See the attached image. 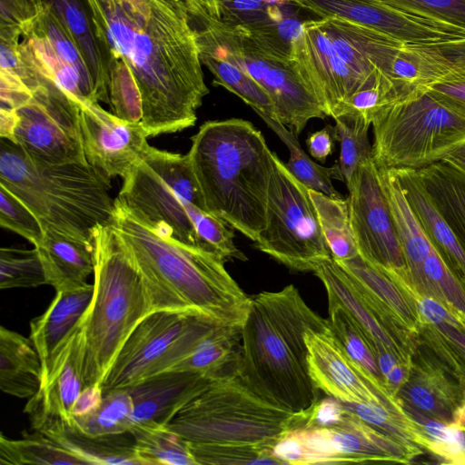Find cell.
Segmentation results:
<instances>
[{
    "mask_svg": "<svg viewBox=\"0 0 465 465\" xmlns=\"http://www.w3.org/2000/svg\"><path fill=\"white\" fill-rule=\"evenodd\" d=\"M371 122L377 167L420 169L465 143V116L426 88L381 105Z\"/></svg>",
    "mask_w": 465,
    "mask_h": 465,
    "instance_id": "cell-9",
    "label": "cell"
},
{
    "mask_svg": "<svg viewBox=\"0 0 465 465\" xmlns=\"http://www.w3.org/2000/svg\"><path fill=\"white\" fill-rule=\"evenodd\" d=\"M241 328L226 324L217 325L184 359L169 371H190L213 379L236 371Z\"/></svg>",
    "mask_w": 465,
    "mask_h": 465,
    "instance_id": "cell-33",
    "label": "cell"
},
{
    "mask_svg": "<svg viewBox=\"0 0 465 465\" xmlns=\"http://www.w3.org/2000/svg\"><path fill=\"white\" fill-rule=\"evenodd\" d=\"M47 284L38 250L0 249V289L35 288Z\"/></svg>",
    "mask_w": 465,
    "mask_h": 465,
    "instance_id": "cell-46",
    "label": "cell"
},
{
    "mask_svg": "<svg viewBox=\"0 0 465 465\" xmlns=\"http://www.w3.org/2000/svg\"><path fill=\"white\" fill-rule=\"evenodd\" d=\"M292 431L302 449L301 465L373 461L407 464L422 453L387 436L347 410L337 424L302 426Z\"/></svg>",
    "mask_w": 465,
    "mask_h": 465,
    "instance_id": "cell-15",
    "label": "cell"
},
{
    "mask_svg": "<svg viewBox=\"0 0 465 465\" xmlns=\"http://www.w3.org/2000/svg\"><path fill=\"white\" fill-rule=\"evenodd\" d=\"M197 465L281 464L269 444L188 443Z\"/></svg>",
    "mask_w": 465,
    "mask_h": 465,
    "instance_id": "cell-45",
    "label": "cell"
},
{
    "mask_svg": "<svg viewBox=\"0 0 465 465\" xmlns=\"http://www.w3.org/2000/svg\"><path fill=\"white\" fill-rule=\"evenodd\" d=\"M397 400L402 405L449 424L453 422L455 412L465 401V389L418 342L409 378L400 389Z\"/></svg>",
    "mask_w": 465,
    "mask_h": 465,
    "instance_id": "cell-23",
    "label": "cell"
},
{
    "mask_svg": "<svg viewBox=\"0 0 465 465\" xmlns=\"http://www.w3.org/2000/svg\"><path fill=\"white\" fill-rule=\"evenodd\" d=\"M22 42L43 74L74 103L99 102L95 84L69 30L49 3L22 27Z\"/></svg>",
    "mask_w": 465,
    "mask_h": 465,
    "instance_id": "cell-16",
    "label": "cell"
},
{
    "mask_svg": "<svg viewBox=\"0 0 465 465\" xmlns=\"http://www.w3.org/2000/svg\"><path fill=\"white\" fill-rule=\"evenodd\" d=\"M341 145L338 164L346 183L358 167L372 158V145L369 140L371 122L362 114L344 112L333 117Z\"/></svg>",
    "mask_w": 465,
    "mask_h": 465,
    "instance_id": "cell-44",
    "label": "cell"
},
{
    "mask_svg": "<svg viewBox=\"0 0 465 465\" xmlns=\"http://www.w3.org/2000/svg\"><path fill=\"white\" fill-rule=\"evenodd\" d=\"M426 90L435 99L465 116V70L449 69Z\"/></svg>",
    "mask_w": 465,
    "mask_h": 465,
    "instance_id": "cell-52",
    "label": "cell"
},
{
    "mask_svg": "<svg viewBox=\"0 0 465 465\" xmlns=\"http://www.w3.org/2000/svg\"><path fill=\"white\" fill-rule=\"evenodd\" d=\"M38 430L81 458L85 464L142 465L135 453L134 440L129 441L124 434L88 436L63 420L47 422Z\"/></svg>",
    "mask_w": 465,
    "mask_h": 465,
    "instance_id": "cell-32",
    "label": "cell"
},
{
    "mask_svg": "<svg viewBox=\"0 0 465 465\" xmlns=\"http://www.w3.org/2000/svg\"><path fill=\"white\" fill-rule=\"evenodd\" d=\"M199 52L223 57L249 74L270 96L276 120L297 136L315 118L327 117L301 77L293 60L248 29L201 11H190Z\"/></svg>",
    "mask_w": 465,
    "mask_h": 465,
    "instance_id": "cell-8",
    "label": "cell"
},
{
    "mask_svg": "<svg viewBox=\"0 0 465 465\" xmlns=\"http://www.w3.org/2000/svg\"><path fill=\"white\" fill-rule=\"evenodd\" d=\"M0 184L35 215L43 231L93 243L98 224L109 225L114 211L107 175L91 164L40 163L1 138Z\"/></svg>",
    "mask_w": 465,
    "mask_h": 465,
    "instance_id": "cell-6",
    "label": "cell"
},
{
    "mask_svg": "<svg viewBox=\"0 0 465 465\" xmlns=\"http://www.w3.org/2000/svg\"><path fill=\"white\" fill-rule=\"evenodd\" d=\"M417 340L465 389V327L453 314L449 311L432 322L420 320Z\"/></svg>",
    "mask_w": 465,
    "mask_h": 465,
    "instance_id": "cell-36",
    "label": "cell"
},
{
    "mask_svg": "<svg viewBox=\"0 0 465 465\" xmlns=\"http://www.w3.org/2000/svg\"><path fill=\"white\" fill-rule=\"evenodd\" d=\"M346 414L342 401L327 395L309 411L305 427H324L339 423Z\"/></svg>",
    "mask_w": 465,
    "mask_h": 465,
    "instance_id": "cell-53",
    "label": "cell"
},
{
    "mask_svg": "<svg viewBox=\"0 0 465 465\" xmlns=\"http://www.w3.org/2000/svg\"><path fill=\"white\" fill-rule=\"evenodd\" d=\"M292 59L304 84L327 116L376 77L364 80L338 55L319 19H308L292 47ZM378 71V70H377Z\"/></svg>",
    "mask_w": 465,
    "mask_h": 465,
    "instance_id": "cell-17",
    "label": "cell"
},
{
    "mask_svg": "<svg viewBox=\"0 0 465 465\" xmlns=\"http://www.w3.org/2000/svg\"><path fill=\"white\" fill-rule=\"evenodd\" d=\"M416 170L435 208L465 249V168L443 159Z\"/></svg>",
    "mask_w": 465,
    "mask_h": 465,
    "instance_id": "cell-31",
    "label": "cell"
},
{
    "mask_svg": "<svg viewBox=\"0 0 465 465\" xmlns=\"http://www.w3.org/2000/svg\"><path fill=\"white\" fill-rule=\"evenodd\" d=\"M191 220L203 247L220 254L226 261L247 258L234 243V229L223 219L192 204L189 209Z\"/></svg>",
    "mask_w": 465,
    "mask_h": 465,
    "instance_id": "cell-48",
    "label": "cell"
},
{
    "mask_svg": "<svg viewBox=\"0 0 465 465\" xmlns=\"http://www.w3.org/2000/svg\"><path fill=\"white\" fill-rule=\"evenodd\" d=\"M319 18H339L405 45H434L465 33L398 10L379 0H292Z\"/></svg>",
    "mask_w": 465,
    "mask_h": 465,
    "instance_id": "cell-18",
    "label": "cell"
},
{
    "mask_svg": "<svg viewBox=\"0 0 465 465\" xmlns=\"http://www.w3.org/2000/svg\"><path fill=\"white\" fill-rule=\"evenodd\" d=\"M465 168V143L451 151L446 158Z\"/></svg>",
    "mask_w": 465,
    "mask_h": 465,
    "instance_id": "cell-61",
    "label": "cell"
},
{
    "mask_svg": "<svg viewBox=\"0 0 465 465\" xmlns=\"http://www.w3.org/2000/svg\"><path fill=\"white\" fill-rule=\"evenodd\" d=\"M18 122L15 110L0 108V136L12 143L15 141V130Z\"/></svg>",
    "mask_w": 465,
    "mask_h": 465,
    "instance_id": "cell-59",
    "label": "cell"
},
{
    "mask_svg": "<svg viewBox=\"0 0 465 465\" xmlns=\"http://www.w3.org/2000/svg\"><path fill=\"white\" fill-rule=\"evenodd\" d=\"M84 2L106 66L119 59L135 79L148 138L193 126L209 89L186 1Z\"/></svg>",
    "mask_w": 465,
    "mask_h": 465,
    "instance_id": "cell-1",
    "label": "cell"
},
{
    "mask_svg": "<svg viewBox=\"0 0 465 465\" xmlns=\"http://www.w3.org/2000/svg\"><path fill=\"white\" fill-rule=\"evenodd\" d=\"M350 221L359 255L384 271L406 276L404 256L372 158L346 183Z\"/></svg>",
    "mask_w": 465,
    "mask_h": 465,
    "instance_id": "cell-14",
    "label": "cell"
},
{
    "mask_svg": "<svg viewBox=\"0 0 465 465\" xmlns=\"http://www.w3.org/2000/svg\"><path fill=\"white\" fill-rule=\"evenodd\" d=\"M335 142H338L336 127L327 124L322 129L312 133L306 140V145L310 155L324 163L327 157L333 153Z\"/></svg>",
    "mask_w": 465,
    "mask_h": 465,
    "instance_id": "cell-56",
    "label": "cell"
},
{
    "mask_svg": "<svg viewBox=\"0 0 465 465\" xmlns=\"http://www.w3.org/2000/svg\"><path fill=\"white\" fill-rule=\"evenodd\" d=\"M219 324L193 311L148 314L117 353L102 385L104 391L128 388L169 371Z\"/></svg>",
    "mask_w": 465,
    "mask_h": 465,
    "instance_id": "cell-12",
    "label": "cell"
},
{
    "mask_svg": "<svg viewBox=\"0 0 465 465\" xmlns=\"http://www.w3.org/2000/svg\"><path fill=\"white\" fill-rule=\"evenodd\" d=\"M117 197L175 240L207 251L189 213L191 204L205 211L206 208L187 153H171L149 144L123 179Z\"/></svg>",
    "mask_w": 465,
    "mask_h": 465,
    "instance_id": "cell-10",
    "label": "cell"
},
{
    "mask_svg": "<svg viewBox=\"0 0 465 465\" xmlns=\"http://www.w3.org/2000/svg\"><path fill=\"white\" fill-rule=\"evenodd\" d=\"M282 141L290 152L286 166L292 175L311 190L325 193L333 198H343L335 189L332 181L344 182L338 162L331 167L317 163L302 148L298 136L279 121L257 114Z\"/></svg>",
    "mask_w": 465,
    "mask_h": 465,
    "instance_id": "cell-37",
    "label": "cell"
},
{
    "mask_svg": "<svg viewBox=\"0 0 465 465\" xmlns=\"http://www.w3.org/2000/svg\"><path fill=\"white\" fill-rule=\"evenodd\" d=\"M213 380L199 373L169 371L125 388L134 405V426H166Z\"/></svg>",
    "mask_w": 465,
    "mask_h": 465,
    "instance_id": "cell-25",
    "label": "cell"
},
{
    "mask_svg": "<svg viewBox=\"0 0 465 465\" xmlns=\"http://www.w3.org/2000/svg\"><path fill=\"white\" fill-rule=\"evenodd\" d=\"M103 397L104 390L102 386L92 385L84 387L72 408L71 420L94 411L101 404Z\"/></svg>",
    "mask_w": 465,
    "mask_h": 465,
    "instance_id": "cell-57",
    "label": "cell"
},
{
    "mask_svg": "<svg viewBox=\"0 0 465 465\" xmlns=\"http://www.w3.org/2000/svg\"><path fill=\"white\" fill-rule=\"evenodd\" d=\"M42 378V362L31 339L1 326V391L20 399H29L39 391Z\"/></svg>",
    "mask_w": 465,
    "mask_h": 465,
    "instance_id": "cell-30",
    "label": "cell"
},
{
    "mask_svg": "<svg viewBox=\"0 0 465 465\" xmlns=\"http://www.w3.org/2000/svg\"><path fill=\"white\" fill-rule=\"evenodd\" d=\"M35 0H1L0 25H13L21 29L38 12L41 5Z\"/></svg>",
    "mask_w": 465,
    "mask_h": 465,
    "instance_id": "cell-55",
    "label": "cell"
},
{
    "mask_svg": "<svg viewBox=\"0 0 465 465\" xmlns=\"http://www.w3.org/2000/svg\"><path fill=\"white\" fill-rule=\"evenodd\" d=\"M84 151L89 164L109 178L122 179L133 170L149 145L141 122L124 121L99 102L79 105Z\"/></svg>",
    "mask_w": 465,
    "mask_h": 465,
    "instance_id": "cell-19",
    "label": "cell"
},
{
    "mask_svg": "<svg viewBox=\"0 0 465 465\" xmlns=\"http://www.w3.org/2000/svg\"><path fill=\"white\" fill-rule=\"evenodd\" d=\"M337 262L351 275L365 301L390 330L406 331L417 338L420 314L416 301L396 277L359 254Z\"/></svg>",
    "mask_w": 465,
    "mask_h": 465,
    "instance_id": "cell-24",
    "label": "cell"
},
{
    "mask_svg": "<svg viewBox=\"0 0 465 465\" xmlns=\"http://www.w3.org/2000/svg\"><path fill=\"white\" fill-rule=\"evenodd\" d=\"M0 225L37 246L44 237L42 226L32 211L0 184Z\"/></svg>",
    "mask_w": 465,
    "mask_h": 465,
    "instance_id": "cell-50",
    "label": "cell"
},
{
    "mask_svg": "<svg viewBox=\"0 0 465 465\" xmlns=\"http://www.w3.org/2000/svg\"><path fill=\"white\" fill-rule=\"evenodd\" d=\"M0 464H85L58 442L39 430L24 433L20 439L0 436Z\"/></svg>",
    "mask_w": 465,
    "mask_h": 465,
    "instance_id": "cell-41",
    "label": "cell"
},
{
    "mask_svg": "<svg viewBox=\"0 0 465 465\" xmlns=\"http://www.w3.org/2000/svg\"><path fill=\"white\" fill-rule=\"evenodd\" d=\"M199 53L202 64L214 76L213 84L221 85L236 94L256 114H262L276 120L270 96L249 74L223 57L206 52Z\"/></svg>",
    "mask_w": 465,
    "mask_h": 465,
    "instance_id": "cell-43",
    "label": "cell"
},
{
    "mask_svg": "<svg viewBox=\"0 0 465 465\" xmlns=\"http://www.w3.org/2000/svg\"><path fill=\"white\" fill-rule=\"evenodd\" d=\"M14 143L32 159L49 164H87L80 109L54 81L33 92L15 110Z\"/></svg>",
    "mask_w": 465,
    "mask_h": 465,
    "instance_id": "cell-13",
    "label": "cell"
},
{
    "mask_svg": "<svg viewBox=\"0 0 465 465\" xmlns=\"http://www.w3.org/2000/svg\"><path fill=\"white\" fill-rule=\"evenodd\" d=\"M130 434L142 465H197L188 442L167 426L137 424Z\"/></svg>",
    "mask_w": 465,
    "mask_h": 465,
    "instance_id": "cell-38",
    "label": "cell"
},
{
    "mask_svg": "<svg viewBox=\"0 0 465 465\" xmlns=\"http://www.w3.org/2000/svg\"><path fill=\"white\" fill-rule=\"evenodd\" d=\"M148 282L161 310L193 311L242 327L250 296L220 254L186 245L118 197L110 224Z\"/></svg>",
    "mask_w": 465,
    "mask_h": 465,
    "instance_id": "cell-2",
    "label": "cell"
},
{
    "mask_svg": "<svg viewBox=\"0 0 465 465\" xmlns=\"http://www.w3.org/2000/svg\"><path fill=\"white\" fill-rule=\"evenodd\" d=\"M320 22L341 59L362 79L371 80L377 68L365 54L330 19L320 18Z\"/></svg>",
    "mask_w": 465,
    "mask_h": 465,
    "instance_id": "cell-51",
    "label": "cell"
},
{
    "mask_svg": "<svg viewBox=\"0 0 465 465\" xmlns=\"http://www.w3.org/2000/svg\"><path fill=\"white\" fill-rule=\"evenodd\" d=\"M421 46L448 69L465 70V37Z\"/></svg>",
    "mask_w": 465,
    "mask_h": 465,
    "instance_id": "cell-54",
    "label": "cell"
},
{
    "mask_svg": "<svg viewBox=\"0 0 465 465\" xmlns=\"http://www.w3.org/2000/svg\"><path fill=\"white\" fill-rule=\"evenodd\" d=\"M329 325L290 284L250 296L241 328L236 371L266 401L293 413L308 412L320 390L308 366L305 332Z\"/></svg>",
    "mask_w": 465,
    "mask_h": 465,
    "instance_id": "cell-3",
    "label": "cell"
},
{
    "mask_svg": "<svg viewBox=\"0 0 465 465\" xmlns=\"http://www.w3.org/2000/svg\"><path fill=\"white\" fill-rule=\"evenodd\" d=\"M255 247L295 272H312L331 258L309 188L274 154L269 186L266 224Z\"/></svg>",
    "mask_w": 465,
    "mask_h": 465,
    "instance_id": "cell-11",
    "label": "cell"
},
{
    "mask_svg": "<svg viewBox=\"0 0 465 465\" xmlns=\"http://www.w3.org/2000/svg\"><path fill=\"white\" fill-rule=\"evenodd\" d=\"M308 366L320 391L342 402L375 403L400 410L399 401L384 400L370 384L333 334L330 323L304 335ZM398 401V400H397Z\"/></svg>",
    "mask_w": 465,
    "mask_h": 465,
    "instance_id": "cell-21",
    "label": "cell"
},
{
    "mask_svg": "<svg viewBox=\"0 0 465 465\" xmlns=\"http://www.w3.org/2000/svg\"><path fill=\"white\" fill-rule=\"evenodd\" d=\"M313 273L325 287L328 299L342 305L370 338L376 356L387 351L401 363L411 364L415 348L393 334L364 300L350 274L332 257L323 260Z\"/></svg>",
    "mask_w": 465,
    "mask_h": 465,
    "instance_id": "cell-26",
    "label": "cell"
},
{
    "mask_svg": "<svg viewBox=\"0 0 465 465\" xmlns=\"http://www.w3.org/2000/svg\"><path fill=\"white\" fill-rule=\"evenodd\" d=\"M187 153L206 211L255 242L266 224L274 154L251 122L203 123Z\"/></svg>",
    "mask_w": 465,
    "mask_h": 465,
    "instance_id": "cell-4",
    "label": "cell"
},
{
    "mask_svg": "<svg viewBox=\"0 0 465 465\" xmlns=\"http://www.w3.org/2000/svg\"><path fill=\"white\" fill-rule=\"evenodd\" d=\"M38 250L47 285L55 292L84 285L94 272L93 243L44 231Z\"/></svg>",
    "mask_w": 465,
    "mask_h": 465,
    "instance_id": "cell-29",
    "label": "cell"
},
{
    "mask_svg": "<svg viewBox=\"0 0 465 465\" xmlns=\"http://www.w3.org/2000/svg\"><path fill=\"white\" fill-rule=\"evenodd\" d=\"M134 405L129 391L114 389L104 391L101 404L94 411L71 420L79 431L93 437L130 433L134 427Z\"/></svg>",
    "mask_w": 465,
    "mask_h": 465,
    "instance_id": "cell-40",
    "label": "cell"
},
{
    "mask_svg": "<svg viewBox=\"0 0 465 465\" xmlns=\"http://www.w3.org/2000/svg\"><path fill=\"white\" fill-rule=\"evenodd\" d=\"M55 292L47 309L30 322L29 338L42 362V381L50 371L56 354L88 309L93 298L94 284L85 283L75 289Z\"/></svg>",
    "mask_w": 465,
    "mask_h": 465,
    "instance_id": "cell-27",
    "label": "cell"
},
{
    "mask_svg": "<svg viewBox=\"0 0 465 465\" xmlns=\"http://www.w3.org/2000/svg\"><path fill=\"white\" fill-rule=\"evenodd\" d=\"M463 432H464V446H463V452L460 460V465L465 464V426H461Z\"/></svg>",
    "mask_w": 465,
    "mask_h": 465,
    "instance_id": "cell-62",
    "label": "cell"
},
{
    "mask_svg": "<svg viewBox=\"0 0 465 465\" xmlns=\"http://www.w3.org/2000/svg\"><path fill=\"white\" fill-rule=\"evenodd\" d=\"M328 19L395 84L403 98L425 89L449 70L420 45L398 43L351 22Z\"/></svg>",
    "mask_w": 465,
    "mask_h": 465,
    "instance_id": "cell-20",
    "label": "cell"
},
{
    "mask_svg": "<svg viewBox=\"0 0 465 465\" xmlns=\"http://www.w3.org/2000/svg\"><path fill=\"white\" fill-rule=\"evenodd\" d=\"M220 20L225 24L257 31L280 23L302 8L292 0H217Z\"/></svg>",
    "mask_w": 465,
    "mask_h": 465,
    "instance_id": "cell-42",
    "label": "cell"
},
{
    "mask_svg": "<svg viewBox=\"0 0 465 465\" xmlns=\"http://www.w3.org/2000/svg\"><path fill=\"white\" fill-rule=\"evenodd\" d=\"M190 11H202L208 15L220 19L217 0H185Z\"/></svg>",
    "mask_w": 465,
    "mask_h": 465,
    "instance_id": "cell-60",
    "label": "cell"
},
{
    "mask_svg": "<svg viewBox=\"0 0 465 465\" xmlns=\"http://www.w3.org/2000/svg\"><path fill=\"white\" fill-rule=\"evenodd\" d=\"M309 194L332 259L340 262L357 256L359 252L351 225L348 199L333 198L311 189Z\"/></svg>",
    "mask_w": 465,
    "mask_h": 465,
    "instance_id": "cell-39",
    "label": "cell"
},
{
    "mask_svg": "<svg viewBox=\"0 0 465 465\" xmlns=\"http://www.w3.org/2000/svg\"><path fill=\"white\" fill-rule=\"evenodd\" d=\"M411 365L398 363L384 376L385 388L391 399L397 400L400 389L409 378Z\"/></svg>",
    "mask_w": 465,
    "mask_h": 465,
    "instance_id": "cell-58",
    "label": "cell"
},
{
    "mask_svg": "<svg viewBox=\"0 0 465 465\" xmlns=\"http://www.w3.org/2000/svg\"><path fill=\"white\" fill-rule=\"evenodd\" d=\"M409 15L465 33V0H379Z\"/></svg>",
    "mask_w": 465,
    "mask_h": 465,
    "instance_id": "cell-49",
    "label": "cell"
},
{
    "mask_svg": "<svg viewBox=\"0 0 465 465\" xmlns=\"http://www.w3.org/2000/svg\"><path fill=\"white\" fill-rule=\"evenodd\" d=\"M94 293L81 319L84 387L102 386L137 324L162 311L136 262L111 225L93 231Z\"/></svg>",
    "mask_w": 465,
    "mask_h": 465,
    "instance_id": "cell-5",
    "label": "cell"
},
{
    "mask_svg": "<svg viewBox=\"0 0 465 465\" xmlns=\"http://www.w3.org/2000/svg\"><path fill=\"white\" fill-rule=\"evenodd\" d=\"M45 1L51 5L78 45L93 75L98 101L110 104L108 69L84 0Z\"/></svg>",
    "mask_w": 465,
    "mask_h": 465,
    "instance_id": "cell-34",
    "label": "cell"
},
{
    "mask_svg": "<svg viewBox=\"0 0 465 465\" xmlns=\"http://www.w3.org/2000/svg\"><path fill=\"white\" fill-rule=\"evenodd\" d=\"M328 304L330 327L348 356L384 400L397 402L386 391L375 350L368 335L342 305L331 299H328Z\"/></svg>",
    "mask_w": 465,
    "mask_h": 465,
    "instance_id": "cell-35",
    "label": "cell"
},
{
    "mask_svg": "<svg viewBox=\"0 0 465 465\" xmlns=\"http://www.w3.org/2000/svg\"><path fill=\"white\" fill-rule=\"evenodd\" d=\"M83 332L81 321L56 354L39 391L28 399L24 412L32 429L39 430L53 420L71 424V411L84 388L83 376Z\"/></svg>",
    "mask_w": 465,
    "mask_h": 465,
    "instance_id": "cell-22",
    "label": "cell"
},
{
    "mask_svg": "<svg viewBox=\"0 0 465 465\" xmlns=\"http://www.w3.org/2000/svg\"><path fill=\"white\" fill-rule=\"evenodd\" d=\"M446 267L465 291V249L435 208L416 169L390 168Z\"/></svg>",
    "mask_w": 465,
    "mask_h": 465,
    "instance_id": "cell-28",
    "label": "cell"
},
{
    "mask_svg": "<svg viewBox=\"0 0 465 465\" xmlns=\"http://www.w3.org/2000/svg\"><path fill=\"white\" fill-rule=\"evenodd\" d=\"M297 414L253 392L233 371L213 380L166 425L188 443L269 444L304 425Z\"/></svg>",
    "mask_w": 465,
    "mask_h": 465,
    "instance_id": "cell-7",
    "label": "cell"
},
{
    "mask_svg": "<svg viewBox=\"0 0 465 465\" xmlns=\"http://www.w3.org/2000/svg\"><path fill=\"white\" fill-rule=\"evenodd\" d=\"M107 68L111 113L127 122H141L142 96L130 68L119 59L109 60Z\"/></svg>",
    "mask_w": 465,
    "mask_h": 465,
    "instance_id": "cell-47",
    "label": "cell"
}]
</instances>
